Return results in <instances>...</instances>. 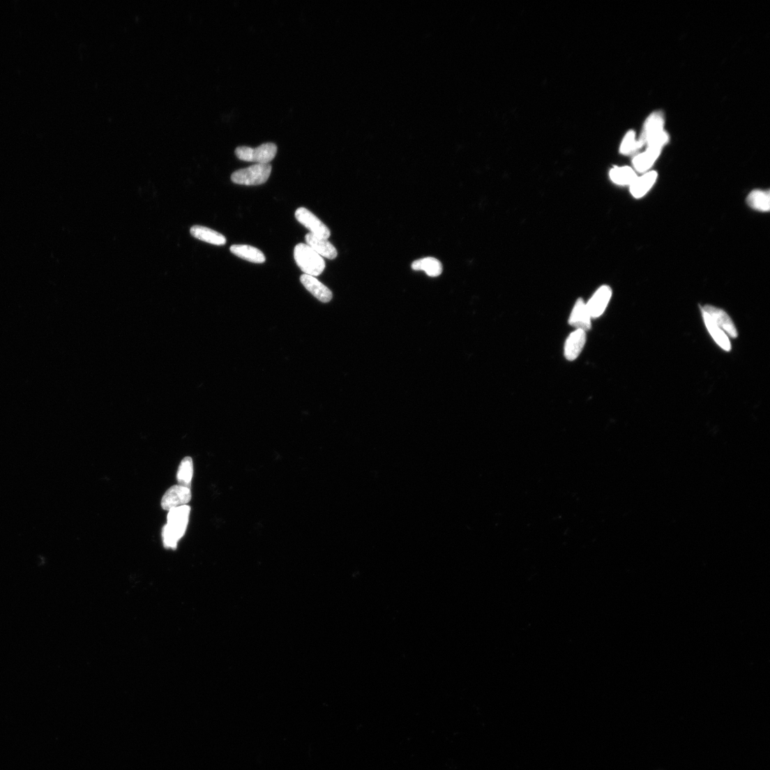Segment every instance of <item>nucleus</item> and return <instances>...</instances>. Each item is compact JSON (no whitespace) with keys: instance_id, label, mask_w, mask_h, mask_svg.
I'll list each match as a JSON object with an SVG mask.
<instances>
[{"instance_id":"aec40b11","label":"nucleus","mask_w":770,"mask_h":770,"mask_svg":"<svg viewBox=\"0 0 770 770\" xmlns=\"http://www.w3.org/2000/svg\"><path fill=\"white\" fill-rule=\"evenodd\" d=\"M748 205L753 209L767 212L770 209L769 190H755L750 192L747 199Z\"/></svg>"},{"instance_id":"a211bd4d","label":"nucleus","mask_w":770,"mask_h":770,"mask_svg":"<svg viewBox=\"0 0 770 770\" xmlns=\"http://www.w3.org/2000/svg\"><path fill=\"white\" fill-rule=\"evenodd\" d=\"M702 314L706 328L716 342L724 350L730 351L731 344L727 334L715 324L708 313L702 311Z\"/></svg>"},{"instance_id":"f3484780","label":"nucleus","mask_w":770,"mask_h":770,"mask_svg":"<svg viewBox=\"0 0 770 770\" xmlns=\"http://www.w3.org/2000/svg\"><path fill=\"white\" fill-rule=\"evenodd\" d=\"M661 149L656 148H648L647 150L637 155L633 160L635 169L638 172L649 171L660 153Z\"/></svg>"},{"instance_id":"1a4fd4ad","label":"nucleus","mask_w":770,"mask_h":770,"mask_svg":"<svg viewBox=\"0 0 770 770\" xmlns=\"http://www.w3.org/2000/svg\"><path fill=\"white\" fill-rule=\"evenodd\" d=\"M612 296V288L607 285L601 286L587 303L591 318L600 317L605 311Z\"/></svg>"},{"instance_id":"f257e3e1","label":"nucleus","mask_w":770,"mask_h":770,"mask_svg":"<svg viewBox=\"0 0 770 770\" xmlns=\"http://www.w3.org/2000/svg\"><path fill=\"white\" fill-rule=\"evenodd\" d=\"M190 507L188 505L169 511L167 524L163 530L165 548L176 550L179 541L184 536L188 524Z\"/></svg>"},{"instance_id":"9d476101","label":"nucleus","mask_w":770,"mask_h":770,"mask_svg":"<svg viewBox=\"0 0 770 770\" xmlns=\"http://www.w3.org/2000/svg\"><path fill=\"white\" fill-rule=\"evenodd\" d=\"M301 281L307 290L318 301L329 303L332 300L333 294L330 289L315 277L303 274L301 276Z\"/></svg>"},{"instance_id":"f03ea898","label":"nucleus","mask_w":770,"mask_h":770,"mask_svg":"<svg viewBox=\"0 0 770 770\" xmlns=\"http://www.w3.org/2000/svg\"><path fill=\"white\" fill-rule=\"evenodd\" d=\"M294 259L305 274L311 276H318L326 269V262L314 250L307 244L299 243L294 249Z\"/></svg>"},{"instance_id":"20e7f679","label":"nucleus","mask_w":770,"mask_h":770,"mask_svg":"<svg viewBox=\"0 0 770 770\" xmlns=\"http://www.w3.org/2000/svg\"><path fill=\"white\" fill-rule=\"evenodd\" d=\"M278 147L274 143H265L256 148L242 146L236 149V156L246 162L269 164L275 157Z\"/></svg>"},{"instance_id":"0eeeda50","label":"nucleus","mask_w":770,"mask_h":770,"mask_svg":"<svg viewBox=\"0 0 770 770\" xmlns=\"http://www.w3.org/2000/svg\"><path fill=\"white\" fill-rule=\"evenodd\" d=\"M591 315L588 310L587 303L580 299L575 302L568 319L570 326L576 330L587 331L591 329Z\"/></svg>"},{"instance_id":"6ab92c4d","label":"nucleus","mask_w":770,"mask_h":770,"mask_svg":"<svg viewBox=\"0 0 770 770\" xmlns=\"http://www.w3.org/2000/svg\"><path fill=\"white\" fill-rule=\"evenodd\" d=\"M412 268L414 271H423L425 272L428 276L432 278L439 276L443 270L441 262L432 258V257H428V258L414 262L412 264Z\"/></svg>"},{"instance_id":"4468645a","label":"nucleus","mask_w":770,"mask_h":770,"mask_svg":"<svg viewBox=\"0 0 770 770\" xmlns=\"http://www.w3.org/2000/svg\"><path fill=\"white\" fill-rule=\"evenodd\" d=\"M658 178L656 172H650L643 176L637 177L630 186L631 195L635 199L644 197L655 184Z\"/></svg>"},{"instance_id":"2eb2a0df","label":"nucleus","mask_w":770,"mask_h":770,"mask_svg":"<svg viewBox=\"0 0 770 770\" xmlns=\"http://www.w3.org/2000/svg\"><path fill=\"white\" fill-rule=\"evenodd\" d=\"M231 252L239 258L254 264H263L266 262L264 252L259 249L248 245H233Z\"/></svg>"},{"instance_id":"39448f33","label":"nucleus","mask_w":770,"mask_h":770,"mask_svg":"<svg viewBox=\"0 0 770 770\" xmlns=\"http://www.w3.org/2000/svg\"><path fill=\"white\" fill-rule=\"evenodd\" d=\"M296 219L313 235L323 239H329L331 231L322 221L305 208L297 209L295 213Z\"/></svg>"},{"instance_id":"7ed1b4c3","label":"nucleus","mask_w":770,"mask_h":770,"mask_svg":"<svg viewBox=\"0 0 770 770\" xmlns=\"http://www.w3.org/2000/svg\"><path fill=\"white\" fill-rule=\"evenodd\" d=\"M272 171L270 164H256L246 169H240L232 175V181L236 184L258 186L265 183Z\"/></svg>"},{"instance_id":"5701e85b","label":"nucleus","mask_w":770,"mask_h":770,"mask_svg":"<svg viewBox=\"0 0 770 770\" xmlns=\"http://www.w3.org/2000/svg\"><path fill=\"white\" fill-rule=\"evenodd\" d=\"M640 149L639 143L635 140V134L633 131H631L625 136L621 147L620 152L623 154L627 155L634 153L637 150Z\"/></svg>"},{"instance_id":"dca6fc26","label":"nucleus","mask_w":770,"mask_h":770,"mask_svg":"<svg viewBox=\"0 0 770 770\" xmlns=\"http://www.w3.org/2000/svg\"><path fill=\"white\" fill-rule=\"evenodd\" d=\"M190 233L192 237L213 245L223 246L227 243L226 237L207 227L195 226L191 227Z\"/></svg>"},{"instance_id":"f8f14e48","label":"nucleus","mask_w":770,"mask_h":770,"mask_svg":"<svg viewBox=\"0 0 770 770\" xmlns=\"http://www.w3.org/2000/svg\"><path fill=\"white\" fill-rule=\"evenodd\" d=\"M305 239L307 245L321 257L333 260L338 256L337 249L328 240L320 239L311 233L308 234Z\"/></svg>"},{"instance_id":"4be33fe9","label":"nucleus","mask_w":770,"mask_h":770,"mask_svg":"<svg viewBox=\"0 0 770 770\" xmlns=\"http://www.w3.org/2000/svg\"><path fill=\"white\" fill-rule=\"evenodd\" d=\"M194 476V463L190 457L185 458L181 462L177 471V480L180 485L190 488Z\"/></svg>"},{"instance_id":"6e6552de","label":"nucleus","mask_w":770,"mask_h":770,"mask_svg":"<svg viewBox=\"0 0 770 770\" xmlns=\"http://www.w3.org/2000/svg\"><path fill=\"white\" fill-rule=\"evenodd\" d=\"M702 310L708 313L713 319L715 324L726 334L733 338L737 337V331L732 319L723 310L713 305H707L704 306Z\"/></svg>"},{"instance_id":"412c9836","label":"nucleus","mask_w":770,"mask_h":770,"mask_svg":"<svg viewBox=\"0 0 770 770\" xmlns=\"http://www.w3.org/2000/svg\"><path fill=\"white\" fill-rule=\"evenodd\" d=\"M637 177L633 169L628 167H614L610 171V178L620 186H631Z\"/></svg>"},{"instance_id":"ddd939ff","label":"nucleus","mask_w":770,"mask_h":770,"mask_svg":"<svg viewBox=\"0 0 770 770\" xmlns=\"http://www.w3.org/2000/svg\"><path fill=\"white\" fill-rule=\"evenodd\" d=\"M663 124L664 119L660 113H655L649 118L645 124L644 133L637 141L640 148L644 146L649 139L663 132Z\"/></svg>"},{"instance_id":"9b49d317","label":"nucleus","mask_w":770,"mask_h":770,"mask_svg":"<svg viewBox=\"0 0 770 770\" xmlns=\"http://www.w3.org/2000/svg\"><path fill=\"white\" fill-rule=\"evenodd\" d=\"M587 341L586 332L582 330H575L567 338L564 355L568 361H573L580 356Z\"/></svg>"},{"instance_id":"423d86ee","label":"nucleus","mask_w":770,"mask_h":770,"mask_svg":"<svg viewBox=\"0 0 770 770\" xmlns=\"http://www.w3.org/2000/svg\"><path fill=\"white\" fill-rule=\"evenodd\" d=\"M190 488L174 485L169 488L162 499V507L166 511L186 505L191 499Z\"/></svg>"}]
</instances>
